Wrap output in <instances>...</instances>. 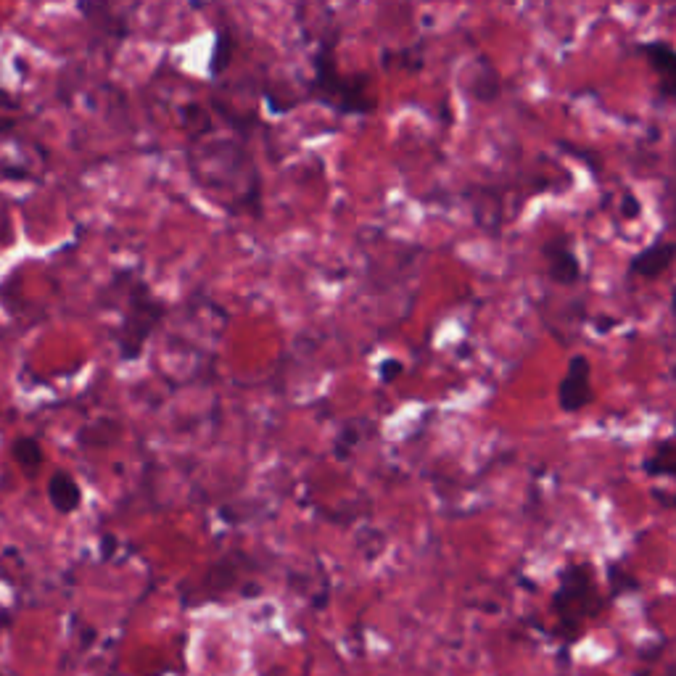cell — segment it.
<instances>
[{
	"instance_id": "obj_1",
	"label": "cell",
	"mask_w": 676,
	"mask_h": 676,
	"mask_svg": "<svg viewBox=\"0 0 676 676\" xmlns=\"http://www.w3.org/2000/svg\"><path fill=\"white\" fill-rule=\"evenodd\" d=\"M164 304L156 302L154 294L148 291L146 283H135L130 296H127V312L122 317V325L117 331V346L122 360H135L143 352L148 336L156 331V325L162 323Z\"/></svg>"
},
{
	"instance_id": "obj_2",
	"label": "cell",
	"mask_w": 676,
	"mask_h": 676,
	"mask_svg": "<svg viewBox=\"0 0 676 676\" xmlns=\"http://www.w3.org/2000/svg\"><path fill=\"white\" fill-rule=\"evenodd\" d=\"M595 592V576L587 563H571V566L560 574V587L552 595V610L560 618V624L566 629H581V621L595 616L600 605Z\"/></svg>"
},
{
	"instance_id": "obj_3",
	"label": "cell",
	"mask_w": 676,
	"mask_h": 676,
	"mask_svg": "<svg viewBox=\"0 0 676 676\" xmlns=\"http://www.w3.org/2000/svg\"><path fill=\"white\" fill-rule=\"evenodd\" d=\"M595 399L592 389V365L584 354H574L568 360L566 375L558 386V405L563 412H581L587 410Z\"/></svg>"
},
{
	"instance_id": "obj_4",
	"label": "cell",
	"mask_w": 676,
	"mask_h": 676,
	"mask_svg": "<svg viewBox=\"0 0 676 676\" xmlns=\"http://www.w3.org/2000/svg\"><path fill=\"white\" fill-rule=\"evenodd\" d=\"M637 53L645 56L650 69L658 77V96L676 101V48L666 40H647L637 45Z\"/></svg>"
},
{
	"instance_id": "obj_5",
	"label": "cell",
	"mask_w": 676,
	"mask_h": 676,
	"mask_svg": "<svg viewBox=\"0 0 676 676\" xmlns=\"http://www.w3.org/2000/svg\"><path fill=\"white\" fill-rule=\"evenodd\" d=\"M544 262H547V275L558 286H576L581 280V262L568 236H555L544 243Z\"/></svg>"
},
{
	"instance_id": "obj_6",
	"label": "cell",
	"mask_w": 676,
	"mask_h": 676,
	"mask_svg": "<svg viewBox=\"0 0 676 676\" xmlns=\"http://www.w3.org/2000/svg\"><path fill=\"white\" fill-rule=\"evenodd\" d=\"M676 262V243L674 241H653L650 246L637 254L629 262V278L655 280L669 270Z\"/></svg>"
},
{
	"instance_id": "obj_7",
	"label": "cell",
	"mask_w": 676,
	"mask_h": 676,
	"mask_svg": "<svg viewBox=\"0 0 676 676\" xmlns=\"http://www.w3.org/2000/svg\"><path fill=\"white\" fill-rule=\"evenodd\" d=\"M48 497H51V505L56 507L61 515H69L80 507L82 489H80V484L69 476V473L59 471V473H53L51 484H48Z\"/></svg>"
},
{
	"instance_id": "obj_8",
	"label": "cell",
	"mask_w": 676,
	"mask_h": 676,
	"mask_svg": "<svg viewBox=\"0 0 676 676\" xmlns=\"http://www.w3.org/2000/svg\"><path fill=\"white\" fill-rule=\"evenodd\" d=\"M645 473L650 478H676V431L655 441L653 452L645 460Z\"/></svg>"
},
{
	"instance_id": "obj_9",
	"label": "cell",
	"mask_w": 676,
	"mask_h": 676,
	"mask_svg": "<svg viewBox=\"0 0 676 676\" xmlns=\"http://www.w3.org/2000/svg\"><path fill=\"white\" fill-rule=\"evenodd\" d=\"M11 455H14L16 465H22V468H27V471H37L40 468V463H43V449H40V444H37L35 439H27V436H22V439H16L14 444H11Z\"/></svg>"
},
{
	"instance_id": "obj_10",
	"label": "cell",
	"mask_w": 676,
	"mask_h": 676,
	"mask_svg": "<svg viewBox=\"0 0 676 676\" xmlns=\"http://www.w3.org/2000/svg\"><path fill=\"white\" fill-rule=\"evenodd\" d=\"M640 212H642L640 199H637L632 191H624V196H621V214H624L626 220H637Z\"/></svg>"
},
{
	"instance_id": "obj_11",
	"label": "cell",
	"mask_w": 676,
	"mask_h": 676,
	"mask_svg": "<svg viewBox=\"0 0 676 676\" xmlns=\"http://www.w3.org/2000/svg\"><path fill=\"white\" fill-rule=\"evenodd\" d=\"M399 373H402V365H399V362H386V365H383V368H381V378L386 383L394 381V378H397Z\"/></svg>"
},
{
	"instance_id": "obj_12",
	"label": "cell",
	"mask_w": 676,
	"mask_h": 676,
	"mask_svg": "<svg viewBox=\"0 0 676 676\" xmlns=\"http://www.w3.org/2000/svg\"><path fill=\"white\" fill-rule=\"evenodd\" d=\"M8 130H14V122H8V119H0V135L8 133Z\"/></svg>"
}]
</instances>
